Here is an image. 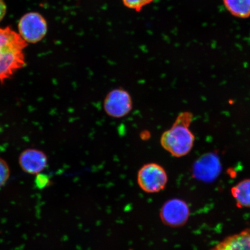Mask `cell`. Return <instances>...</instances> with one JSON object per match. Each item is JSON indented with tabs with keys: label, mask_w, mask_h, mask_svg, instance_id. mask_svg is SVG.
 Here are the masks:
<instances>
[{
	"label": "cell",
	"mask_w": 250,
	"mask_h": 250,
	"mask_svg": "<svg viewBox=\"0 0 250 250\" xmlns=\"http://www.w3.org/2000/svg\"><path fill=\"white\" fill-rule=\"evenodd\" d=\"M20 35L25 42L36 43L45 37L47 23L42 15L36 12L24 15L19 22Z\"/></svg>",
	"instance_id": "8992f818"
},
{
	"label": "cell",
	"mask_w": 250,
	"mask_h": 250,
	"mask_svg": "<svg viewBox=\"0 0 250 250\" xmlns=\"http://www.w3.org/2000/svg\"><path fill=\"white\" fill-rule=\"evenodd\" d=\"M133 100L130 94L122 87L109 91L103 102V108L109 117L122 118L127 116L132 110Z\"/></svg>",
	"instance_id": "277c9868"
},
{
	"label": "cell",
	"mask_w": 250,
	"mask_h": 250,
	"mask_svg": "<svg viewBox=\"0 0 250 250\" xmlns=\"http://www.w3.org/2000/svg\"><path fill=\"white\" fill-rule=\"evenodd\" d=\"M232 196L240 208H250V179L240 181L232 189Z\"/></svg>",
	"instance_id": "8fae6325"
},
{
	"label": "cell",
	"mask_w": 250,
	"mask_h": 250,
	"mask_svg": "<svg viewBox=\"0 0 250 250\" xmlns=\"http://www.w3.org/2000/svg\"><path fill=\"white\" fill-rule=\"evenodd\" d=\"M26 42L11 28H0V83L9 79L26 62Z\"/></svg>",
	"instance_id": "6da1fadb"
},
{
	"label": "cell",
	"mask_w": 250,
	"mask_h": 250,
	"mask_svg": "<svg viewBox=\"0 0 250 250\" xmlns=\"http://www.w3.org/2000/svg\"><path fill=\"white\" fill-rule=\"evenodd\" d=\"M48 163L46 155L40 150L28 149L20 157V164L23 170L31 174H39L44 170Z\"/></svg>",
	"instance_id": "ba28073f"
},
{
	"label": "cell",
	"mask_w": 250,
	"mask_h": 250,
	"mask_svg": "<svg viewBox=\"0 0 250 250\" xmlns=\"http://www.w3.org/2000/svg\"><path fill=\"white\" fill-rule=\"evenodd\" d=\"M6 11H7V8L5 3L0 0V21H1L6 14Z\"/></svg>",
	"instance_id": "5bb4252c"
},
{
	"label": "cell",
	"mask_w": 250,
	"mask_h": 250,
	"mask_svg": "<svg viewBox=\"0 0 250 250\" xmlns=\"http://www.w3.org/2000/svg\"><path fill=\"white\" fill-rule=\"evenodd\" d=\"M211 250H250V228L227 237Z\"/></svg>",
	"instance_id": "9c48e42d"
},
{
	"label": "cell",
	"mask_w": 250,
	"mask_h": 250,
	"mask_svg": "<svg viewBox=\"0 0 250 250\" xmlns=\"http://www.w3.org/2000/svg\"><path fill=\"white\" fill-rule=\"evenodd\" d=\"M153 1L154 0H122L125 7L137 12H140Z\"/></svg>",
	"instance_id": "7c38bea8"
},
{
	"label": "cell",
	"mask_w": 250,
	"mask_h": 250,
	"mask_svg": "<svg viewBox=\"0 0 250 250\" xmlns=\"http://www.w3.org/2000/svg\"><path fill=\"white\" fill-rule=\"evenodd\" d=\"M221 169L220 162L218 156L209 153L203 155L195 162L193 173L197 179L210 181L216 179Z\"/></svg>",
	"instance_id": "52a82bcc"
},
{
	"label": "cell",
	"mask_w": 250,
	"mask_h": 250,
	"mask_svg": "<svg viewBox=\"0 0 250 250\" xmlns=\"http://www.w3.org/2000/svg\"><path fill=\"white\" fill-rule=\"evenodd\" d=\"M10 176L8 165L2 159L0 158V188L4 186Z\"/></svg>",
	"instance_id": "4fadbf2b"
},
{
	"label": "cell",
	"mask_w": 250,
	"mask_h": 250,
	"mask_svg": "<svg viewBox=\"0 0 250 250\" xmlns=\"http://www.w3.org/2000/svg\"><path fill=\"white\" fill-rule=\"evenodd\" d=\"M225 7L233 17L240 19L250 17V0H223Z\"/></svg>",
	"instance_id": "30bf717a"
},
{
	"label": "cell",
	"mask_w": 250,
	"mask_h": 250,
	"mask_svg": "<svg viewBox=\"0 0 250 250\" xmlns=\"http://www.w3.org/2000/svg\"><path fill=\"white\" fill-rule=\"evenodd\" d=\"M192 120L191 112H181L170 129L162 134L160 142L162 147L174 157H183L188 154L193 148L195 137L189 129Z\"/></svg>",
	"instance_id": "7a4b0ae2"
},
{
	"label": "cell",
	"mask_w": 250,
	"mask_h": 250,
	"mask_svg": "<svg viewBox=\"0 0 250 250\" xmlns=\"http://www.w3.org/2000/svg\"><path fill=\"white\" fill-rule=\"evenodd\" d=\"M137 184L141 189L148 193H158L167 186L168 176L161 165L151 162L144 165L137 173Z\"/></svg>",
	"instance_id": "3957f363"
},
{
	"label": "cell",
	"mask_w": 250,
	"mask_h": 250,
	"mask_svg": "<svg viewBox=\"0 0 250 250\" xmlns=\"http://www.w3.org/2000/svg\"><path fill=\"white\" fill-rule=\"evenodd\" d=\"M190 210L187 203L180 199H171L162 206L159 217L162 223L171 228L181 227L188 220Z\"/></svg>",
	"instance_id": "5b68a950"
}]
</instances>
